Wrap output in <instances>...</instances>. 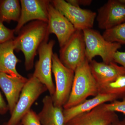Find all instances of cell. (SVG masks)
<instances>
[{
	"label": "cell",
	"mask_w": 125,
	"mask_h": 125,
	"mask_svg": "<svg viewBox=\"0 0 125 125\" xmlns=\"http://www.w3.org/2000/svg\"><path fill=\"white\" fill-rule=\"evenodd\" d=\"M54 7L65 16L76 30L83 31L93 27L97 13L71 4L64 0L51 1Z\"/></svg>",
	"instance_id": "7"
},
{
	"label": "cell",
	"mask_w": 125,
	"mask_h": 125,
	"mask_svg": "<svg viewBox=\"0 0 125 125\" xmlns=\"http://www.w3.org/2000/svg\"><path fill=\"white\" fill-rule=\"evenodd\" d=\"M8 111L9 109L8 105L5 102L0 92V114L4 115L6 114Z\"/></svg>",
	"instance_id": "26"
},
{
	"label": "cell",
	"mask_w": 125,
	"mask_h": 125,
	"mask_svg": "<svg viewBox=\"0 0 125 125\" xmlns=\"http://www.w3.org/2000/svg\"><path fill=\"white\" fill-rule=\"evenodd\" d=\"M112 125H125V118L122 120L116 121Z\"/></svg>",
	"instance_id": "27"
},
{
	"label": "cell",
	"mask_w": 125,
	"mask_h": 125,
	"mask_svg": "<svg viewBox=\"0 0 125 125\" xmlns=\"http://www.w3.org/2000/svg\"><path fill=\"white\" fill-rule=\"evenodd\" d=\"M59 57L64 65L74 71L85 60V46L83 31L76 30L61 48Z\"/></svg>",
	"instance_id": "8"
},
{
	"label": "cell",
	"mask_w": 125,
	"mask_h": 125,
	"mask_svg": "<svg viewBox=\"0 0 125 125\" xmlns=\"http://www.w3.org/2000/svg\"><path fill=\"white\" fill-rule=\"evenodd\" d=\"M122 99L121 101L116 100L109 103L104 104V107L108 111L115 113L118 112L125 115V97Z\"/></svg>",
	"instance_id": "21"
},
{
	"label": "cell",
	"mask_w": 125,
	"mask_h": 125,
	"mask_svg": "<svg viewBox=\"0 0 125 125\" xmlns=\"http://www.w3.org/2000/svg\"><path fill=\"white\" fill-rule=\"evenodd\" d=\"M18 125H22V124H21V122L20 123H19V124H18Z\"/></svg>",
	"instance_id": "29"
},
{
	"label": "cell",
	"mask_w": 125,
	"mask_h": 125,
	"mask_svg": "<svg viewBox=\"0 0 125 125\" xmlns=\"http://www.w3.org/2000/svg\"><path fill=\"white\" fill-rule=\"evenodd\" d=\"M118 1L121 3L125 4V0H118Z\"/></svg>",
	"instance_id": "28"
},
{
	"label": "cell",
	"mask_w": 125,
	"mask_h": 125,
	"mask_svg": "<svg viewBox=\"0 0 125 125\" xmlns=\"http://www.w3.org/2000/svg\"><path fill=\"white\" fill-rule=\"evenodd\" d=\"M119 98L116 95L99 93L93 98L86 99L79 105L69 109H64L66 124L78 115L89 112L102 104L108 102H111Z\"/></svg>",
	"instance_id": "15"
},
{
	"label": "cell",
	"mask_w": 125,
	"mask_h": 125,
	"mask_svg": "<svg viewBox=\"0 0 125 125\" xmlns=\"http://www.w3.org/2000/svg\"><path fill=\"white\" fill-rule=\"evenodd\" d=\"M48 31L54 34L61 48L63 46L76 31L73 25L51 2L48 5Z\"/></svg>",
	"instance_id": "9"
},
{
	"label": "cell",
	"mask_w": 125,
	"mask_h": 125,
	"mask_svg": "<svg viewBox=\"0 0 125 125\" xmlns=\"http://www.w3.org/2000/svg\"><path fill=\"white\" fill-rule=\"evenodd\" d=\"M98 86L92 75L89 62L85 59L74 71L71 92L64 109L73 107L86 100L90 96H97Z\"/></svg>",
	"instance_id": "2"
},
{
	"label": "cell",
	"mask_w": 125,
	"mask_h": 125,
	"mask_svg": "<svg viewBox=\"0 0 125 125\" xmlns=\"http://www.w3.org/2000/svg\"><path fill=\"white\" fill-rule=\"evenodd\" d=\"M104 104L91 111L78 115L66 125H109L119 120L115 112L107 110Z\"/></svg>",
	"instance_id": "12"
},
{
	"label": "cell",
	"mask_w": 125,
	"mask_h": 125,
	"mask_svg": "<svg viewBox=\"0 0 125 125\" xmlns=\"http://www.w3.org/2000/svg\"><path fill=\"white\" fill-rule=\"evenodd\" d=\"M13 39L0 43V73L20 76L16 70V66L20 62L15 55Z\"/></svg>",
	"instance_id": "17"
},
{
	"label": "cell",
	"mask_w": 125,
	"mask_h": 125,
	"mask_svg": "<svg viewBox=\"0 0 125 125\" xmlns=\"http://www.w3.org/2000/svg\"><path fill=\"white\" fill-rule=\"evenodd\" d=\"M42 102V109L37 114L41 125H66L63 107L54 106L50 95L45 96Z\"/></svg>",
	"instance_id": "16"
},
{
	"label": "cell",
	"mask_w": 125,
	"mask_h": 125,
	"mask_svg": "<svg viewBox=\"0 0 125 125\" xmlns=\"http://www.w3.org/2000/svg\"><path fill=\"white\" fill-rule=\"evenodd\" d=\"M96 20L99 28L107 30L125 22V4L109 0L98 10Z\"/></svg>",
	"instance_id": "11"
},
{
	"label": "cell",
	"mask_w": 125,
	"mask_h": 125,
	"mask_svg": "<svg viewBox=\"0 0 125 125\" xmlns=\"http://www.w3.org/2000/svg\"><path fill=\"white\" fill-rule=\"evenodd\" d=\"M28 79L21 75H12L0 73V88L4 94L11 114L18 102Z\"/></svg>",
	"instance_id": "13"
},
{
	"label": "cell",
	"mask_w": 125,
	"mask_h": 125,
	"mask_svg": "<svg viewBox=\"0 0 125 125\" xmlns=\"http://www.w3.org/2000/svg\"><path fill=\"white\" fill-rule=\"evenodd\" d=\"M15 30L8 28L0 21V43L6 42L14 39Z\"/></svg>",
	"instance_id": "22"
},
{
	"label": "cell",
	"mask_w": 125,
	"mask_h": 125,
	"mask_svg": "<svg viewBox=\"0 0 125 125\" xmlns=\"http://www.w3.org/2000/svg\"><path fill=\"white\" fill-rule=\"evenodd\" d=\"M90 70L98 85L111 82L121 75L125 74V69L116 63L109 64L93 60L89 62Z\"/></svg>",
	"instance_id": "14"
},
{
	"label": "cell",
	"mask_w": 125,
	"mask_h": 125,
	"mask_svg": "<svg viewBox=\"0 0 125 125\" xmlns=\"http://www.w3.org/2000/svg\"><path fill=\"white\" fill-rule=\"evenodd\" d=\"M51 0H21V14L15 29V33L18 34L25 25L32 21H48V7Z\"/></svg>",
	"instance_id": "10"
},
{
	"label": "cell",
	"mask_w": 125,
	"mask_h": 125,
	"mask_svg": "<svg viewBox=\"0 0 125 125\" xmlns=\"http://www.w3.org/2000/svg\"><path fill=\"white\" fill-rule=\"evenodd\" d=\"M47 87L32 75L28 79L11 116L4 125H18L39 96L47 91Z\"/></svg>",
	"instance_id": "3"
},
{
	"label": "cell",
	"mask_w": 125,
	"mask_h": 125,
	"mask_svg": "<svg viewBox=\"0 0 125 125\" xmlns=\"http://www.w3.org/2000/svg\"><path fill=\"white\" fill-rule=\"evenodd\" d=\"M52 72L55 81V91L52 96L54 106L63 107L67 102L71 92L74 71L66 67L56 53L52 58Z\"/></svg>",
	"instance_id": "5"
},
{
	"label": "cell",
	"mask_w": 125,
	"mask_h": 125,
	"mask_svg": "<svg viewBox=\"0 0 125 125\" xmlns=\"http://www.w3.org/2000/svg\"><path fill=\"white\" fill-rule=\"evenodd\" d=\"M21 123L22 125H42L39 120L37 114L32 109L25 115Z\"/></svg>",
	"instance_id": "23"
},
{
	"label": "cell",
	"mask_w": 125,
	"mask_h": 125,
	"mask_svg": "<svg viewBox=\"0 0 125 125\" xmlns=\"http://www.w3.org/2000/svg\"><path fill=\"white\" fill-rule=\"evenodd\" d=\"M98 86V94H112L123 98L125 97V74L111 82Z\"/></svg>",
	"instance_id": "19"
},
{
	"label": "cell",
	"mask_w": 125,
	"mask_h": 125,
	"mask_svg": "<svg viewBox=\"0 0 125 125\" xmlns=\"http://www.w3.org/2000/svg\"><path fill=\"white\" fill-rule=\"evenodd\" d=\"M49 34L47 23L34 21L24 26L13 39L15 50L22 52L24 55L26 70L32 69L39 48L43 42L48 40Z\"/></svg>",
	"instance_id": "1"
},
{
	"label": "cell",
	"mask_w": 125,
	"mask_h": 125,
	"mask_svg": "<svg viewBox=\"0 0 125 125\" xmlns=\"http://www.w3.org/2000/svg\"><path fill=\"white\" fill-rule=\"evenodd\" d=\"M21 14L20 0H0V21L10 23L11 21L18 22Z\"/></svg>",
	"instance_id": "18"
},
{
	"label": "cell",
	"mask_w": 125,
	"mask_h": 125,
	"mask_svg": "<svg viewBox=\"0 0 125 125\" xmlns=\"http://www.w3.org/2000/svg\"><path fill=\"white\" fill-rule=\"evenodd\" d=\"M114 62L121 65L125 69V52L117 51L114 55Z\"/></svg>",
	"instance_id": "24"
},
{
	"label": "cell",
	"mask_w": 125,
	"mask_h": 125,
	"mask_svg": "<svg viewBox=\"0 0 125 125\" xmlns=\"http://www.w3.org/2000/svg\"><path fill=\"white\" fill-rule=\"evenodd\" d=\"M85 46V57L90 62L94 57L99 56L103 62L109 64L114 62V54L121 47V45L111 42L105 40L98 31L92 29L83 30Z\"/></svg>",
	"instance_id": "4"
},
{
	"label": "cell",
	"mask_w": 125,
	"mask_h": 125,
	"mask_svg": "<svg viewBox=\"0 0 125 125\" xmlns=\"http://www.w3.org/2000/svg\"></svg>",
	"instance_id": "30"
},
{
	"label": "cell",
	"mask_w": 125,
	"mask_h": 125,
	"mask_svg": "<svg viewBox=\"0 0 125 125\" xmlns=\"http://www.w3.org/2000/svg\"><path fill=\"white\" fill-rule=\"evenodd\" d=\"M48 40L43 42L39 48V58L35 64L32 75L46 86L50 96H52L55 91L52 78V58L55 42L53 40L48 42Z\"/></svg>",
	"instance_id": "6"
},
{
	"label": "cell",
	"mask_w": 125,
	"mask_h": 125,
	"mask_svg": "<svg viewBox=\"0 0 125 125\" xmlns=\"http://www.w3.org/2000/svg\"><path fill=\"white\" fill-rule=\"evenodd\" d=\"M66 1L71 4L77 7H80V5H89L92 2V0H67Z\"/></svg>",
	"instance_id": "25"
},
{
	"label": "cell",
	"mask_w": 125,
	"mask_h": 125,
	"mask_svg": "<svg viewBox=\"0 0 125 125\" xmlns=\"http://www.w3.org/2000/svg\"><path fill=\"white\" fill-rule=\"evenodd\" d=\"M102 36L108 42L125 45V22L105 30Z\"/></svg>",
	"instance_id": "20"
}]
</instances>
